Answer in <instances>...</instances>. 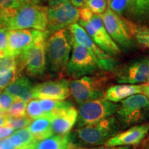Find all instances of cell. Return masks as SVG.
I'll return each instance as SVG.
<instances>
[{
    "mask_svg": "<svg viewBox=\"0 0 149 149\" xmlns=\"http://www.w3.org/2000/svg\"><path fill=\"white\" fill-rule=\"evenodd\" d=\"M2 26L8 30L36 29L46 31L47 29V6L31 2L18 8L0 11Z\"/></svg>",
    "mask_w": 149,
    "mask_h": 149,
    "instance_id": "6da1fadb",
    "label": "cell"
},
{
    "mask_svg": "<svg viewBox=\"0 0 149 149\" xmlns=\"http://www.w3.org/2000/svg\"><path fill=\"white\" fill-rule=\"evenodd\" d=\"M121 126L116 117H111L77 128L68 133V135L74 146H95L105 144L109 139L118 134Z\"/></svg>",
    "mask_w": 149,
    "mask_h": 149,
    "instance_id": "7a4b0ae2",
    "label": "cell"
},
{
    "mask_svg": "<svg viewBox=\"0 0 149 149\" xmlns=\"http://www.w3.org/2000/svg\"><path fill=\"white\" fill-rule=\"evenodd\" d=\"M71 45V37L66 29L59 30L48 37L46 43V57L52 72L61 74L66 69Z\"/></svg>",
    "mask_w": 149,
    "mask_h": 149,
    "instance_id": "3957f363",
    "label": "cell"
},
{
    "mask_svg": "<svg viewBox=\"0 0 149 149\" xmlns=\"http://www.w3.org/2000/svg\"><path fill=\"white\" fill-rule=\"evenodd\" d=\"M47 29L48 35L76 23L79 19V9L69 0H53L47 6Z\"/></svg>",
    "mask_w": 149,
    "mask_h": 149,
    "instance_id": "277c9868",
    "label": "cell"
},
{
    "mask_svg": "<svg viewBox=\"0 0 149 149\" xmlns=\"http://www.w3.org/2000/svg\"><path fill=\"white\" fill-rule=\"evenodd\" d=\"M117 119L124 128L142 122L149 114V101L146 95H133L121 101Z\"/></svg>",
    "mask_w": 149,
    "mask_h": 149,
    "instance_id": "5b68a950",
    "label": "cell"
},
{
    "mask_svg": "<svg viewBox=\"0 0 149 149\" xmlns=\"http://www.w3.org/2000/svg\"><path fill=\"white\" fill-rule=\"evenodd\" d=\"M80 105L75 123L77 128L111 117L120 107L119 104L106 98L91 100Z\"/></svg>",
    "mask_w": 149,
    "mask_h": 149,
    "instance_id": "8992f818",
    "label": "cell"
},
{
    "mask_svg": "<svg viewBox=\"0 0 149 149\" xmlns=\"http://www.w3.org/2000/svg\"><path fill=\"white\" fill-rule=\"evenodd\" d=\"M107 83V77L84 76L69 81L70 93L78 104H81L101 98Z\"/></svg>",
    "mask_w": 149,
    "mask_h": 149,
    "instance_id": "52a82bcc",
    "label": "cell"
},
{
    "mask_svg": "<svg viewBox=\"0 0 149 149\" xmlns=\"http://www.w3.org/2000/svg\"><path fill=\"white\" fill-rule=\"evenodd\" d=\"M107 33L115 43L122 47L128 48L133 43L136 28L109 8L100 15Z\"/></svg>",
    "mask_w": 149,
    "mask_h": 149,
    "instance_id": "ba28073f",
    "label": "cell"
},
{
    "mask_svg": "<svg viewBox=\"0 0 149 149\" xmlns=\"http://www.w3.org/2000/svg\"><path fill=\"white\" fill-rule=\"evenodd\" d=\"M71 40L84 46L91 53L100 69L112 71L116 66L115 60L111 55L106 53L93 42L85 29L79 24L74 23L68 28Z\"/></svg>",
    "mask_w": 149,
    "mask_h": 149,
    "instance_id": "9c48e42d",
    "label": "cell"
},
{
    "mask_svg": "<svg viewBox=\"0 0 149 149\" xmlns=\"http://www.w3.org/2000/svg\"><path fill=\"white\" fill-rule=\"evenodd\" d=\"M46 40L37 43L15 57L19 71L21 72L25 69L26 72L32 77L44 73L46 67Z\"/></svg>",
    "mask_w": 149,
    "mask_h": 149,
    "instance_id": "30bf717a",
    "label": "cell"
},
{
    "mask_svg": "<svg viewBox=\"0 0 149 149\" xmlns=\"http://www.w3.org/2000/svg\"><path fill=\"white\" fill-rule=\"evenodd\" d=\"M48 33L36 29L9 30L8 34L7 52L14 57H18L24 51L37 43L45 41Z\"/></svg>",
    "mask_w": 149,
    "mask_h": 149,
    "instance_id": "8fae6325",
    "label": "cell"
},
{
    "mask_svg": "<svg viewBox=\"0 0 149 149\" xmlns=\"http://www.w3.org/2000/svg\"><path fill=\"white\" fill-rule=\"evenodd\" d=\"M72 45V55L66 69L68 75L77 78L95 73L100 68L88 50L73 41Z\"/></svg>",
    "mask_w": 149,
    "mask_h": 149,
    "instance_id": "7c38bea8",
    "label": "cell"
},
{
    "mask_svg": "<svg viewBox=\"0 0 149 149\" xmlns=\"http://www.w3.org/2000/svg\"><path fill=\"white\" fill-rule=\"evenodd\" d=\"M79 24L85 29L93 42L106 53L109 55H117L120 53V48L107 33L100 15H93L89 22L79 19Z\"/></svg>",
    "mask_w": 149,
    "mask_h": 149,
    "instance_id": "4fadbf2b",
    "label": "cell"
},
{
    "mask_svg": "<svg viewBox=\"0 0 149 149\" xmlns=\"http://www.w3.org/2000/svg\"><path fill=\"white\" fill-rule=\"evenodd\" d=\"M69 81L66 79L48 81L33 87V97L64 100L70 95Z\"/></svg>",
    "mask_w": 149,
    "mask_h": 149,
    "instance_id": "5bb4252c",
    "label": "cell"
},
{
    "mask_svg": "<svg viewBox=\"0 0 149 149\" xmlns=\"http://www.w3.org/2000/svg\"><path fill=\"white\" fill-rule=\"evenodd\" d=\"M78 112L72 104L50 114L52 130L56 135H66L77 122Z\"/></svg>",
    "mask_w": 149,
    "mask_h": 149,
    "instance_id": "9a60e30c",
    "label": "cell"
},
{
    "mask_svg": "<svg viewBox=\"0 0 149 149\" xmlns=\"http://www.w3.org/2000/svg\"><path fill=\"white\" fill-rule=\"evenodd\" d=\"M149 131V124L135 125L126 131L117 134L105 143V146H124L138 145Z\"/></svg>",
    "mask_w": 149,
    "mask_h": 149,
    "instance_id": "2e32d148",
    "label": "cell"
},
{
    "mask_svg": "<svg viewBox=\"0 0 149 149\" xmlns=\"http://www.w3.org/2000/svg\"><path fill=\"white\" fill-rule=\"evenodd\" d=\"M149 75V60L136 61L122 70L118 74L120 83L137 84L145 82Z\"/></svg>",
    "mask_w": 149,
    "mask_h": 149,
    "instance_id": "e0dca14e",
    "label": "cell"
},
{
    "mask_svg": "<svg viewBox=\"0 0 149 149\" xmlns=\"http://www.w3.org/2000/svg\"><path fill=\"white\" fill-rule=\"evenodd\" d=\"M33 86L26 77L20 76L5 88V91L15 99L27 102L33 98Z\"/></svg>",
    "mask_w": 149,
    "mask_h": 149,
    "instance_id": "ac0fdd59",
    "label": "cell"
},
{
    "mask_svg": "<svg viewBox=\"0 0 149 149\" xmlns=\"http://www.w3.org/2000/svg\"><path fill=\"white\" fill-rule=\"evenodd\" d=\"M139 93H142V85H115L107 89L105 97L109 101L117 103L128 97Z\"/></svg>",
    "mask_w": 149,
    "mask_h": 149,
    "instance_id": "d6986e66",
    "label": "cell"
},
{
    "mask_svg": "<svg viewBox=\"0 0 149 149\" xmlns=\"http://www.w3.org/2000/svg\"><path fill=\"white\" fill-rule=\"evenodd\" d=\"M34 146L36 149H74V146L70 140L68 134L52 135L40 141H37Z\"/></svg>",
    "mask_w": 149,
    "mask_h": 149,
    "instance_id": "ffe728a7",
    "label": "cell"
},
{
    "mask_svg": "<svg viewBox=\"0 0 149 149\" xmlns=\"http://www.w3.org/2000/svg\"><path fill=\"white\" fill-rule=\"evenodd\" d=\"M29 130L36 141H40L53 135L50 117L44 116L34 120L29 126Z\"/></svg>",
    "mask_w": 149,
    "mask_h": 149,
    "instance_id": "44dd1931",
    "label": "cell"
},
{
    "mask_svg": "<svg viewBox=\"0 0 149 149\" xmlns=\"http://www.w3.org/2000/svg\"><path fill=\"white\" fill-rule=\"evenodd\" d=\"M39 102L43 111L46 114H53L71 104L70 102L64 100H52V99H42Z\"/></svg>",
    "mask_w": 149,
    "mask_h": 149,
    "instance_id": "7402d4cb",
    "label": "cell"
},
{
    "mask_svg": "<svg viewBox=\"0 0 149 149\" xmlns=\"http://www.w3.org/2000/svg\"><path fill=\"white\" fill-rule=\"evenodd\" d=\"M130 8L135 15L141 17L149 16V0H132Z\"/></svg>",
    "mask_w": 149,
    "mask_h": 149,
    "instance_id": "603a6c76",
    "label": "cell"
},
{
    "mask_svg": "<svg viewBox=\"0 0 149 149\" xmlns=\"http://www.w3.org/2000/svg\"><path fill=\"white\" fill-rule=\"evenodd\" d=\"M19 75L20 72L19 71L17 65L15 67L7 71L0 72V90L6 88L17 78L19 77Z\"/></svg>",
    "mask_w": 149,
    "mask_h": 149,
    "instance_id": "cb8c5ba5",
    "label": "cell"
},
{
    "mask_svg": "<svg viewBox=\"0 0 149 149\" xmlns=\"http://www.w3.org/2000/svg\"><path fill=\"white\" fill-rule=\"evenodd\" d=\"M27 116L31 120H36L40 117L48 116V114L44 113L40 107V102L37 100H31L26 106V109ZM49 117V116H48Z\"/></svg>",
    "mask_w": 149,
    "mask_h": 149,
    "instance_id": "d4e9b609",
    "label": "cell"
},
{
    "mask_svg": "<svg viewBox=\"0 0 149 149\" xmlns=\"http://www.w3.org/2000/svg\"><path fill=\"white\" fill-rule=\"evenodd\" d=\"M26 102L19 99H15L10 109L7 112V116L11 117H20L26 115Z\"/></svg>",
    "mask_w": 149,
    "mask_h": 149,
    "instance_id": "484cf974",
    "label": "cell"
},
{
    "mask_svg": "<svg viewBox=\"0 0 149 149\" xmlns=\"http://www.w3.org/2000/svg\"><path fill=\"white\" fill-rule=\"evenodd\" d=\"M31 120L25 116L20 117H11L7 116L6 126L13 128L14 130H19L29 126Z\"/></svg>",
    "mask_w": 149,
    "mask_h": 149,
    "instance_id": "4316f807",
    "label": "cell"
},
{
    "mask_svg": "<svg viewBox=\"0 0 149 149\" xmlns=\"http://www.w3.org/2000/svg\"><path fill=\"white\" fill-rule=\"evenodd\" d=\"M84 6L90 9L93 13L100 15L107 10L108 3L107 0H87Z\"/></svg>",
    "mask_w": 149,
    "mask_h": 149,
    "instance_id": "83f0119b",
    "label": "cell"
},
{
    "mask_svg": "<svg viewBox=\"0 0 149 149\" xmlns=\"http://www.w3.org/2000/svg\"><path fill=\"white\" fill-rule=\"evenodd\" d=\"M15 100V98L6 91L0 93V116H6L7 112Z\"/></svg>",
    "mask_w": 149,
    "mask_h": 149,
    "instance_id": "f1b7e54d",
    "label": "cell"
},
{
    "mask_svg": "<svg viewBox=\"0 0 149 149\" xmlns=\"http://www.w3.org/2000/svg\"><path fill=\"white\" fill-rule=\"evenodd\" d=\"M132 0H112L109 3V8L115 13L121 15L130 5Z\"/></svg>",
    "mask_w": 149,
    "mask_h": 149,
    "instance_id": "f546056e",
    "label": "cell"
},
{
    "mask_svg": "<svg viewBox=\"0 0 149 149\" xmlns=\"http://www.w3.org/2000/svg\"><path fill=\"white\" fill-rule=\"evenodd\" d=\"M134 36L137 42L141 46L149 48V29H136Z\"/></svg>",
    "mask_w": 149,
    "mask_h": 149,
    "instance_id": "4dcf8cb0",
    "label": "cell"
},
{
    "mask_svg": "<svg viewBox=\"0 0 149 149\" xmlns=\"http://www.w3.org/2000/svg\"><path fill=\"white\" fill-rule=\"evenodd\" d=\"M15 133L21 137L22 141V148L24 147L31 146V145H33L36 142L34 137L32 134H31L29 128H22V129L17 130L15 132Z\"/></svg>",
    "mask_w": 149,
    "mask_h": 149,
    "instance_id": "1f68e13d",
    "label": "cell"
},
{
    "mask_svg": "<svg viewBox=\"0 0 149 149\" xmlns=\"http://www.w3.org/2000/svg\"><path fill=\"white\" fill-rule=\"evenodd\" d=\"M29 1L30 0H0V11L17 8Z\"/></svg>",
    "mask_w": 149,
    "mask_h": 149,
    "instance_id": "d6a6232c",
    "label": "cell"
},
{
    "mask_svg": "<svg viewBox=\"0 0 149 149\" xmlns=\"http://www.w3.org/2000/svg\"><path fill=\"white\" fill-rule=\"evenodd\" d=\"M8 31L9 30L6 27L1 26L0 28V58L8 55L7 52Z\"/></svg>",
    "mask_w": 149,
    "mask_h": 149,
    "instance_id": "836d02e7",
    "label": "cell"
},
{
    "mask_svg": "<svg viewBox=\"0 0 149 149\" xmlns=\"http://www.w3.org/2000/svg\"><path fill=\"white\" fill-rule=\"evenodd\" d=\"M17 61L15 57L7 55L0 58V72L7 71L15 67Z\"/></svg>",
    "mask_w": 149,
    "mask_h": 149,
    "instance_id": "e575fe53",
    "label": "cell"
},
{
    "mask_svg": "<svg viewBox=\"0 0 149 149\" xmlns=\"http://www.w3.org/2000/svg\"><path fill=\"white\" fill-rule=\"evenodd\" d=\"M79 15L81 20L85 22H89L93 16V13L88 8H87L85 6H83L79 9Z\"/></svg>",
    "mask_w": 149,
    "mask_h": 149,
    "instance_id": "d590c367",
    "label": "cell"
},
{
    "mask_svg": "<svg viewBox=\"0 0 149 149\" xmlns=\"http://www.w3.org/2000/svg\"><path fill=\"white\" fill-rule=\"evenodd\" d=\"M14 133L13 128L9 126H2L0 127V139L7 138L9 136Z\"/></svg>",
    "mask_w": 149,
    "mask_h": 149,
    "instance_id": "8d00e7d4",
    "label": "cell"
},
{
    "mask_svg": "<svg viewBox=\"0 0 149 149\" xmlns=\"http://www.w3.org/2000/svg\"><path fill=\"white\" fill-rule=\"evenodd\" d=\"M10 139L12 142L13 145L15 148L21 149L22 148V141L21 137L19 136L17 134L14 133L13 134V135L10 137Z\"/></svg>",
    "mask_w": 149,
    "mask_h": 149,
    "instance_id": "74e56055",
    "label": "cell"
},
{
    "mask_svg": "<svg viewBox=\"0 0 149 149\" xmlns=\"http://www.w3.org/2000/svg\"><path fill=\"white\" fill-rule=\"evenodd\" d=\"M13 145L12 142L10 137L8 138H5L3 140L0 141V149H15Z\"/></svg>",
    "mask_w": 149,
    "mask_h": 149,
    "instance_id": "f35d334b",
    "label": "cell"
},
{
    "mask_svg": "<svg viewBox=\"0 0 149 149\" xmlns=\"http://www.w3.org/2000/svg\"><path fill=\"white\" fill-rule=\"evenodd\" d=\"M137 149H149V135L146 138L141 142V144L137 147Z\"/></svg>",
    "mask_w": 149,
    "mask_h": 149,
    "instance_id": "ab89813d",
    "label": "cell"
},
{
    "mask_svg": "<svg viewBox=\"0 0 149 149\" xmlns=\"http://www.w3.org/2000/svg\"><path fill=\"white\" fill-rule=\"evenodd\" d=\"M72 4L76 8H81L85 4L86 1L87 0H69Z\"/></svg>",
    "mask_w": 149,
    "mask_h": 149,
    "instance_id": "60d3db41",
    "label": "cell"
},
{
    "mask_svg": "<svg viewBox=\"0 0 149 149\" xmlns=\"http://www.w3.org/2000/svg\"><path fill=\"white\" fill-rule=\"evenodd\" d=\"M93 149H131L130 146H105V147H98V148Z\"/></svg>",
    "mask_w": 149,
    "mask_h": 149,
    "instance_id": "b9f144b4",
    "label": "cell"
},
{
    "mask_svg": "<svg viewBox=\"0 0 149 149\" xmlns=\"http://www.w3.org/2000/svg\"><path fill=\"white\" fill-rule=\"evenodd\" d=\"M30 1H31V2L35 3V4L42 6V4H44V3H49L51 2V1H53V0H30Z\"/></svg>",
    "mask_w": 149,
    "mask_h": 149,
    "instance_id": "7bdbcfd3",
    "label": "cell"
},
{
    "mask_svg": "<svg viewBox=\"0 0 149 149\" xmlns=\"http://www.w3.org/2000/svg\"><path fill=\"white\" fill-rule=\"evenodd\" d=\"M142 93H144L146 97L149 99V85L143 84L142 85Z\"/></svg>",
    "mask_w": 149,
    "mask_h": 149,
    "instance_id": "ee69618b",
    "label": "cell"
},
{
    "mask_svg": "<svg viewBox=\"0 0 149 149\" xmlns=\"http://www.w3.org/2000/svg\"><path fill=\"white\" fill-rule=\"evenodd\" d=\"M6 119H7V115L6 116H0V127H1V126H6Z\"/></svg>",
    "mask_w": 149,
    "mask_h": 149,
    "instance_id": "f6af8a7d",
    "label": "cell"
},
{
    "mask_svg": "<svg viewBox=\"0 0 149 149\" xmlns=\"http://www.w3.org/2000/svg\"><path fill=\"white\" fill-rule=\"evenodd\" d=\"M21 149H36L34 145H31V146H28L26 147H24V148H22Z\"/></svg>",
    "mask_w": 149,
    "mask_h": 149,
    "instance_id": "bcb514c9",
    "label": "cell"
},
{
    "mask_svg": "<svg viewBox=\"0 0 149 149\" xmlns=\"http://www.w3.org/2000/svg\"><path fill=\"white\" fill-rule=\"evenodd\" d=\"M2 26V19H1V15L0 13V28Z\"/></svg>",
    "mask_w": 149,
    "mask_h": 149,
    "instance_id": "7dc6e473",
    "label": "cell"
},
{
    "mask_svg": "<svg viewBox=\"0 0 149 149\" xmlns=\"http://www.w3.org/2000/svg\"><path fill=\"white\" fill-rule=\"evenodd\" d=\"M107 1H108V3H110V2H111V1H112V0H107Z\"/></svg>",
    "mask_w": 149,
    "mask_h": 149,
    "instance_id": "c3c4849f",
    "label": "cell"
},
{
    "mask_svg": "<svg viewBox=\"0 0 149 149\" xmlns=\"http://www.w3.org/2000/svg\"><path fill=\"white\" fill-rule=\"evenodd\" d=\"M148 79V82H149V75H148V79Z\"/></svg>",
    "mask_w": 149,
    "mask_h": 149,
    "instance_id": "681fc988",
    "label": "cell"
},
{
    "mask_svg": "<svg viewBox=\"0 0 149 149\" xmlns=\"http://www.w3.org/2000/svg\"><path fill=\"white\" fill-rule=\"evenodd\" d=\"M15 149H19V148H15Z\"/></svg>",
    "mask_w": 149,
    "mask_h": 149,
    "instance_id": "f907efd6",
    "label": "cell"
},
{
    "mask_svg": "<svg viewBox=\"0 0 149 149\" xmlns=\"http://www.w3.org/2000/svg\"><path fill=\"white\" fill-rule=\"evenodd\" d=\"M0 93H1V90H0Z\"/></svg>",
    "mask_w": 149,
    "mask_h": 149,
    "instance_id": "816d5d0a",
    "label": "cell"
}]
</instances>
